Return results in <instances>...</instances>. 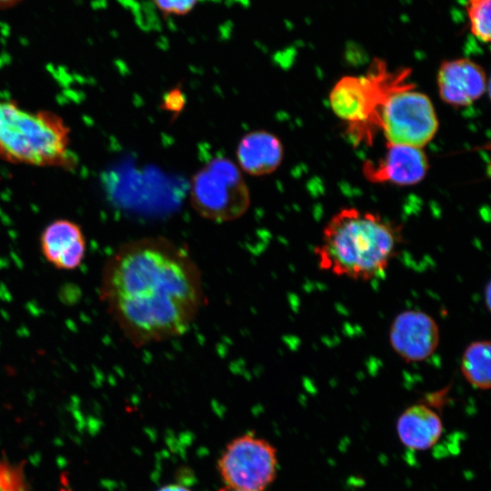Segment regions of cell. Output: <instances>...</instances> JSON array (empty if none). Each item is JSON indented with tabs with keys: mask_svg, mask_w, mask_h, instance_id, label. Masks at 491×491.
Here are the masks:
<instances>
[{
	"mask_svg": "<svg viewBox=\"0 0 491 491\" xmlns=\"http://www.w3.org/2000/svg\"><path fill=\"white\" fill-rule=\"evenodd\" d=\"M203 297L198 266L183 247L165 237L126 242L103 268L100 298L135 346L185 334Z\"/></svg>",
	"mask_w": 491,
	"mask_h": 491,
	"instance_id": "cell-1",
	"label": "cell"
},
{
	"mask_svg": "<svg viewBox=\"0 0 491 491\" xmlns=\"http://www.w3.org/2000/svg\"><path fill=\"white\" fill-rule=\"evenodd\" d=\"M403 243L402 226L355 207L336 213L316 247L321 270L356 281L383 274Z\"/></svg>",
	"mask_w": 491,
	"mask_h": 491,
	"instance_id": "cell-2",
	"label": "cell"
},
{
	"mask_svg": "<svg viewBox=\"0 0 491 491\" xmlns=\"http://www.w3.org/2000/svg\"><path fill=\"white\" fill-rule=\"evenodd\" d=\"M0 159L9 164L73 170L71 128L49 109L30 110L0 95Z\"/></svg>",
	"mask_w": 491,
	"mask_h": 491,
	"instance_id": "cell-3",
	"label": "cell"
},
{
	"mask_svg": "<svg viewBox=\"0 0 491 491\" xmlns=\"http://www.w3.org/2000/svg\"><path fill=\"white\" fill-rule=\"evenodd\" d=\"M410 68L388 69L385 61L375 58L362 75H346L333 86L329 104L333 113L346 126L356 144H371L380 130V117L388 95L408 81Z\"/></svg>",
	"mask_w": 491,
	"mask_h": 491,
	"instance_id": "cell-4",
	"label": "cell"
},
{
	"mask_svg": "<svg viewBox=\"0 0 491 491\" xmlns=\"http://www.w3.org/2000/svg\"><path fill=\"white\" fill-rule=\"evenodd\" d=\"M190 203L202 217L228 222L248 210L251 198L241 169L231 159L217 156L193 175Z\"/></svg>",
	"mask_w": 491,
	"mask_h": 491,
	"instance_id": "cell-5",
	"label": "cell"
},
{
	"mask_svg": "<svg viewBox=\"0 0 491 491\" xmlns=\"http://www.w3.org/2000/svg\"><path fill=\"white\" fill-rule=\"evenodd\" d=\"M409 82L394 90L381 113L380 130L387 144L423 148L436 135L438 119L430 98Z\"/></svg>",
	"mask_w": 491,
	"mask_h": 491,
	"instance_id": "cell-6",
	"label": "cell"
},
{
	"mask_svg": "<svg viewBox=\"0 0 491 491\" xmlns=\"http://www.w3.org/2000/svg\"><path fill=\"white\" fill-rule=\"evenodd\" d=\"M227 487L263 491L276 478V449L266 440L246 434L232 440L218 460Z\"/></svg>",
	"mask_w": 491,
	"mask_h": 491,
	"instance_id": "cell-7",
	"label": "cell"
},
{
	"mask_svg": "<svg viewBox=\"0 0 491 491\" xmlns=\"http://www.w3.org/2000/svg\"><path fill=\"white\" fill-rule=\"evenodd\" d=\"M440 340L436 321L421 310H405L393 319L389 343L406 363L422 362L437 349Z\"/></svg>",
	"mask_w": 491,
	"mask_h": 491,
	"instance_id": "cell-8",
	"label": "cell"
},
{
	"mask_svg": "<svg viewBox=\"0 0 491 491\" xmlns=\"http://www.w3.org/2000/svg\"><path fill=\"white\" fill-rule=\"evenodd\" d=\"M429 169L428 158L423 148L386 144L384 157L376 162L366 160L362 171L371 183H389L399 186L420 183Z\"/></svg>",
	"mask_w": 491,
	"mask_h": 491,
	"instance_id": "cell-9",
	"label": "cell"
},
{
	"mask_svg": "<svg viewBox=\"0 0 491 491\" xmlns=\"http://www.w3.org/2000/svg\"><path fill=\"white\" fill-rule=\"evenodd\" d=\"M436 82L440 98L456 107L475 103L486 91L485 70L468 58H456L441 63Z\"/></svg>",
	"mask_w": 491,
	"mask_h": 491,
	"instance_id": "cell-10",
	"label": "cell"
},
{
	"mask_svg": "<svg viewBox=\"0 0 491 491\" xmlns=\"http://www.w3.org/2000/svg\"><path fill=\"white\" fill-rule=\"evenodd\" d=\"M40 249L45 260L60 270L79 267L86 253V239L76 222L59 218L50 222L40 235Z\"/></svg>",
	"mask_w": 491,
	"mask_h": 491,
	"instance_id": "cell-11",
	"label": "cell"
},
{
	"mask_svg": "<svg viewBox=\"0 0 491 491\" xmlns=\"http://www.w3.org/2000/svg\"><path fill=\"white\" fill-rule=\"evenodd\" d=\"M238 167L254 176L274 173L284 158V146L277 135L264 130L246 133L236 147Z\"/></svg>",
	"mask_w": 491,
	"mask_h": 491,
	"instance_id": "cell-12",
	"label": "cell"
},
{
	"mask_svg": "<svg viewBox=\"0 0 491 491\" xmlns=\"http://www.w3.org/2000/svg\"><path fill=\"white\" fill-rule=\"evenodd\" d=\"M396 432L406 447L424 451L438 442L443 433V423L431 407L425 404H416L398 416Z\"/></svg>",
	"mask_w": 491,
	"mask_h": 491,
	"instance_id": "cell-13",
	"label": "cell"
},
{
	"mask_svg": "<svg viewBox=\"0 0 491 491\" xmlns=\"http://www.w3.org/2000/svg\"><path fill=\"white\" fill-rule=\"evenodd\" d=\"M491 343L477 340L470 343L461 357V372L475 388L488 390L491 386Z\"/></svg>",
	"mask_w": 491,
	"mask_h": 491,
	"instance_id": "cell-14",
	"label": "cell"
},
{
	"mask_svg": "<svg viewBox=\"0 0 491 491\" xmlns=\"http://www.w3.org/2000/svg\"><path fill=\"white\" fill-rule=\"evenodd\" d=\"M466 11L471 34L482 43H489L491 0H467Z\"/></svg>",
	"mask_w": 491,
	"mask_h": 491,
	"instance_id": "cell-15",
	"label": "cell"
},
{
	"mask_svg": "<svg viewBox=\"0 0 491 491\" xmlns=\"http://www.w3.org/2000/svg\"><path fill=\"white\" fill-rule=\"evenodd\" d=\"M156 11L165 17H183L192 13L200 0H151Z\"/></svg>",
	"mask_w": 491,
	"mask_h": 491,
	"instance_id": "cell-16",
	"label": "cell"
},
{
	"mask_svg": "<svg viewBox=\"0 0 491 491\" xmlns=\"http://www.w3.org/2000/svg\"><path fill=\"white\" fill-rule=\"evenodd\" d=\"M164 107L171 111H180L185 104V99L182 92L176 89L170 91L164 98Z\"/></svg>",
	"mask_w": 491,
	"mask_h": 491,
	"instance_id": "cell-17",
	"label": "cell"
},
{
	"mask_svg": "<svg viewBox=\"0 0 491 491\" xmlns=\"http://www.w3.org/2000/svg\"><path fill=\"white\" fill-rule=\"evenodd\" d=\"M156 491H191V490L181 485L171 484V485L164 486L161 488L157 489Z\"/></svg>",
	"mask_w": 491,
	"mask_h": 491,
	"instance_id": "cell-18",
	"label": "cell"
},
{
	"mask_svg": "<svg viewBox=\"0 0 491 491\" xmlns=\"http://www.w3.org/2000/svg\"><path fill=\"white\" fill-rule=\"evenodd\" d=\"M485 294H486V308L487 310H490V283L488 282L486 286V290H485Z\"/></svg>",
	"mask_w": 491,
	"mask_h": 491,
	"instance_id": "cell-19",
	"label": "cell"
},
{
	"mask_svg": "<svg viewBox=\"0 0 491 491\" xmlns=\"http://www.w3.org/2000/svg\"><path fill=\"white\" fill-rule=\"evenodd\" d=\"M20 0H0V9L10 7L11 5L17 4Z\"/></svg>",
	"mask_w": 491,
	"mask_h": 491,
	"instance_id": "cell-20",
	"label": "cell"
},
{
	"mask_svg": "<svg viewBox=\"0 0 491 491\" xmlns=\"http://www.w3.org/2000/svg\"><path fill=\"white\" fill-rule=\"evenodd\" d=\"M220 491H243V490H238V489H233V488H230V487H226V488L222 489Z\"/></svg>",
	"mask_w": 491,
	"mask_h": 491,
	"instance_id": "cell-21",
	"label": "cell"
}]
</instances>
